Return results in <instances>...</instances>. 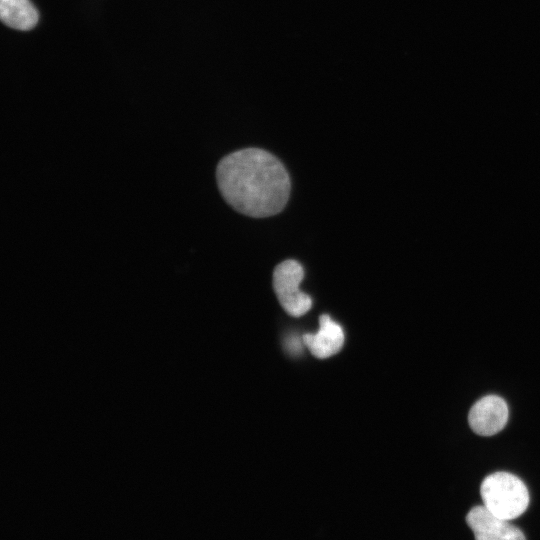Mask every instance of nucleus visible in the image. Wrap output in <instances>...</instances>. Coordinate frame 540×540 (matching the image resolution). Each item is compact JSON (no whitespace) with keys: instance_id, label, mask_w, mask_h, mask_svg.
<instances>
[{"instance_id":"nucleus-3","label":"nucleus","mask_w":540,"mask_h":540,"mask_svg":"<svg viewBox=\"0 0 540 540\" xmlns=\"http://www.w3.org/2000/svg\"><path fill=\"white\" fill-rule=\"evenodd\" d=\"M303 277V267L294 259L279 263L273 272V287L278 301L294 317L304 315L312 306L310 296L299 287Z\"/></svg>"},{"instance_id":"nucleus-2","label":"nucleus","mask_w":540,"mask_h":540,"mask_svg":"<svg viewBox=\"0 0 540 540\" xmlns=\"http://www.w3.org/2000/svg\"><path fill=\"white\" fill-rule=\"evenodd\" d=\"M483 506L495 516L513 520L522 515L529 505V492L524 482L508 472L488 475L480 488Z\"/></svg>"},{"instance_id":"nucleus-6","label":"nucleus","mask_w":540,"mask_h":540,"mask_svg":"<svg viewBox=\"0 0 540 540\" xmlns=\"http://www.w3.org/2000/svg\"><path fill=\"white\" fill-rule=\"evenodd\" d=\"M304 343L309 351L319 359L328 358L338 353L344 344V333L341 326L329 315L319 318V329L315 334H305Z\"/></svg>"},{"instance_id":"nucleus-7","label":"nucleus","mask_w":540,"mask_h":540,"mask_svg":"<svg viewBox=\"0 0 540 540\" xmlns=\"http://www.w3.org/2000/svg\"><path fill=\"white\" fill-rule=\"evenodd\" d=\"M0 18L8 27L30 30L38 22V12L29 0H0Z\"/></svg>"},{"instance_id":"nucleus-4","label":"nucleus","mask_w":540,"mask_h":540,"mask_svg":"<svg viewBox=\"0 0 540 540\" xmlns=\"http://www.w3.org/2000/svg\"><path fill=\"white\" fill-rule=\"evenodd\" d=\"M508 413V406L503 398L488 395L471 407L468 415L469 425L476 434L491 436L504 428Z\"/></svg>"},{"instance_id":"nucleus-5","label":"nucleus","mask_w":540,"mask_h":540,"mask_svg":"<svg viewBox=\"0 0 540 540\" xmlns=\"http://www.w3.org/2000/svg\"><path fill=\"white\" fill-rule=\"evenodd\" d=\"M466 522L475 540H526L518 527L495 516L483 505L473 507L466 516Z\"/></svg>"},{"instance_id":"nucleus-1","label":"nucleus","mask_w":540,"mask_h":540,"mask_svg":"<svg viewBox=\"0 0 540 540\" xmlns=\"http://www.w3.org/2000/svg\"><path fill=\"white\" fill-rule=\"evenodd\" d=\"M219 191L236 211L254 218L280 213L291 182L283 163L260 148H245L223 157L216 168Z\"/></svg>"}]
</instances>
